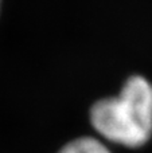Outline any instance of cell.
I'll list each match as a JSON object with an SVG mask.
<instances>
[{
  "label": "cell",
  "instance_id": "cell-2",
  "mask_svg": "<svg viewBox=\"0 0 152 153\" xmlns=\"http://www.w3.org/2000/svg\"><path fill=\"white\" fill-rule=\"evenodd\" d=\"M59 153H110V151L96 138L82 137L65 145Z\"/></svg>",
  "mask_w": 152,
  "mask_h": 153
},
{
  "label": "cell",
  "instance_id": "cell-1",
  "mask_svg": "<svg viewBox=\"0 0 152 153\" xmlns=\"http://www.w3.org/2000/svg\"><path fill=\"white\" fill-rule=\"evenodd\" d=\"M90 121L107 140L131 148L144 145L152 136V83L142 75L129 76L117 97L92 106Z\"/></svg>",
  "mask_w": 152,
  "mask_h": 153
}]
</instances>
